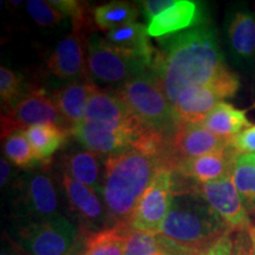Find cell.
Wrapping results in <instances>:
<instances>
[{
    "mask_svg": "<svg viewBox=\"0 0 255 255\" xmlns=\"http://www.w3.org/2000/svg\"><path fill=\"white\" fill-rule=\"evenodd\" d=\"M151 70L157 76L171 107L184 89L215 88L223 100L240 88L239 77L227 68L215 28L209 24L159 38Z\"/></svg>",
    "mask_w": 255,
    "mask_h": 255,
    "instance_id": "6da1fadb",
    "label": "cell"
},
{
    "mask_svg": "<svg viewBox=\"0 0 255 255\" xmlns=\"http://www.w3.org/2000/svg\"><path fill=\"white\" fill-rule=\"evenodd\" d=\"M163 167L157 156L135 148L104 158L101 195L111 226H130L137 203Z\"/></svg>",
    "mask_w": 255,
    "mask_h": 255,
    "instance_id": "7a4b0ae2",
    "label": "cell"
},
{
    "mask_svg": "<svg viewBox=\"0 0 255 255\" xmlns=\"http://www.w3.org/2000/svg\"><path fill=\"white\" fill-rule=\"evenodd\" d=\"M232 232L195 186H175L170 210L159 234L178 246L201 252Z\"/></svg>",
    "mask_w": 255,
    "mask_h": 255,
    "instance_id": "3957f363",
    "label": "cell"
},
{
    "mask_svg": "<svg viewBox=\"0 0 255 255\" xmlns=\"http://www.w3.org/2000/svg\"><path fill=\"white\" fill-rule=\"evenodd\" d=\"M113 92L143 126L165 139L177 129L173 107L152 70L135 76Z\"/></svg>",
    "mask_w": 255,
    "mask_h": 255,
    "instance_id": "277c9868",
    "label": "cell"
},
{
    "mask_svg": "<svg viewBox=\"0 0 255 255\" xmlns=\"http://www.w3.org/2000/svg\"><path fill=\"white\" fill-rule=\"evenodd\" d=\"M88 72L94 84L115 90L135 76L151 70V65L130 51L121 49L97 33L88 39Z\"/></svg>",
    "mask_w": 255,
    "mask_h": 255,
    "instance_id": "5b68a950",
    "label": "cell"
},
{
    "mask_svg": "<svg viewBox=\"0 0 255 255\" xmlns=\"http://www.w3.org/2000/svg\"><path fill=\"white\" fill-rule=\"evenodd\" d=\"M84 238L64 215L21 222L17 229L18 244L30 255H81Z\"/></svg>",
    "mask_w": 255,
    "mask_h": 255,
    "instance_id": "8992f818",
    "label": "cell"
},
{
    "mask_svg": "<svg viewBox=\"0 0 255 255\" xmlns=\"http://www.w3.org/2000/svg\"><path fill=\"white\" fill-rule=\"evenodd\" d=\"M40 124H52L71 132V126L59 113L52 100L47 97L45 91L43 89H31L11 108L2 111L1 138Z\"/></svg>",
    "mask_w": 255,
    "mask_h": 255,
    "instance_id": "52a82bcc",
    "label": "cell"
},
{
    "mask_svg": "<svg viewBox=\"0 0 255 255\" xmlns=\"http://www.w3.org/2000/svg\"><path fill=\"white\" fill-rule=\"evenodd\" d=\"M229 145L231 141L216 136L202 124L184 123L165 139L162 159L165 168L177 171L191 159L223 150Z\"/></svg>",
    "mask_w": 255,
    "mask_h": 255,
    "instance_id": "ba28073f",
    "label": "cell"
},
{
    "mask_svg": "<svg viewBox=\"0 0 255 255\" xmlns=\"http://www.w3.org/2000/svg\"><path fill=\"white\" fill-rule=\"evenodd\" d=\"M174 191V171L165 167L161 168L137 203L129 223L130 228L133 231L159 234L170 210Z\"/></svg>",
    "mask_w": 255,
    "mask_h": 255,
    "instance_id": "9c48e42d",
    "label": "cell"
},
{
    "mask_svg": "<svg viewBox=\"0 0 255 255\" xmlns=\"http://www.w3.org/2000/svg\"><path fill=\"white\" fill-rule=\"evenodd\" d=\"M18 184V206L23 222L62 215L56 184L46 174L28 173L19 180Z\"/></svg>",
    "mask_w": 255,
    "mask_h": 255,
    "instance_id": "30bf717a",
    "label": "cell"
},
{
    "mask_svg": "<svg viewBox=\"0 0 255 255\" xmlns=\"http://www.w3.org/2000/svg\"><path fill=\"white\" fill-rule=\"evenodd\" d=\"M195 188L233 233L252 227L250 213L239 195L232 176L207 183H195Z\"/></svg>",
    "mask_w": 255,
    "mask_h": 255,
    "instance_id": "8fae6325",
    "label": "cell"
},
{
    "mask_svg": "<svg viewBox=\"0 0 255 255\" xmlns=\"http://www.w3.org/2000/svg\"><path fill=\"white\" fill-rule=\"evenodd\" d=\"M85 120L126 130L144 138L163 137L143 126L113 91L102 90L97 87L89 100Z\"/></svg>",
    "mask_w": 255,
    "mask_h": 255,
    "instance_id": "7c38bea8",
    "label": "cell"
},
{
    "mask_svg": "<svg viewBox=\"0 0 255 255\" xmlns=\"http://www.w3.org/2000/svg\"><path fill=\"white\" fill-rule=\"evenodd\" d=\"M62 186L70 208L81 223V233L84 237L92 232L113 227L104 202L91 187L69 176L65 171L62 174Z\"/></svg>",
    "mask_w": 255,
    "mask_h": 255,
    "instance_id": "4fadbf2b",
    "label": "cell"
},
{
    "mask_svg": "<svg viewBox=\"0 0 255 255\" xmlns=\"http://www.w3.org/2000/svg\"><path fill=\"white\" fill-rule=\"evenodd\" d=\"M88 39L87 34L73 30L64 37L46 59L51 75L68 83L91 82L87 64Z\"/></svg>",
    "mask_w": 255,
    "mask_h": 255,
    "instance_id": "5bb4252c",
    "label": "cell"
},
{
    "mask_svg": "<svg viewBox=\"0 0 255 255\" xmlns=\"http://www.w3.org/2000/svg\"><path fill=\"white\" fill-rule=\"evenodd\" d=\"M226 41L238 65H255V13L245 6L233 8L226 19Z\"/></svg>",
    "mask_w": 255,
    "mask_h": 255,
    "instance_id": "9a60e30c",
    "label": "cell"
},
{
    "mask_svg": "<svg viewBox=\"0 0 255 255\" xmlns=\"http://www.w3.org/2000/svg\"><path fill=\"white\" fill-rule=\"evenodd\" d=\"M205 25L203 6L191 0H175L174 4L149 21V36L163 38Z\"/></svg>",
    "mask_w": 255,
    "mask_h": 255,
    "instance_id": "2e32d148",
    "label": "cell"
},
{
    "mask_svg": "<svg viewBox=\"0 0 255 255\" xmlns=\"http://www.w3.org/2000/svg\"><path fill=\"white\" fill-rule=\"evenodd\" d=\"M221 100V94L209 85H194L184 89L173 105L176 122L178 126L184 123L202 124Z\"/></svg>",
    "mask_w": 255,
    "mask_h": 255,
    "instance_id": "e0dca14e",
    "label": "cell"
},
{
    "mask_svg": "<svg viewBox=\"0 0 255 255\" xmlns=\"http://www.w3.org/2000/svg\"><path fill=\"white\" fill-rule=\"evenodd\" d=\"M238 154L232 144L223 150L210 152L187 162L175 173L191 178L195 183H207L232 176Z\"/></svg>",
    "mask_w": 255,
    "mask_h": 255,
    "instance_id": "ac0fdd59",
    "label": "cell"
},
{
    "mask_svg": "<svg viewBox=\"0 0 255 255\" xmlns=\"http://www.w3.org/2000/svg\"><path fill=\"white\" fill-rule=\"evenodd\" d=\"M96 85L91 82H72L55 89L51 100L71 128L85 120L89 100Z\"/></svg>",
    "mask_w": 255,
    "mask_h": 255,
    "instance_id": "d6986e66",
    "label": "cell"
},
{
    "mask_svg": "<svg viewBox=\"0 0 255 255\" xmlns=\"http://www.w3.org/2000/svg\"><path fill=\"white\" fill-rule=\"evenodd\" d=\"M101 156L89 150L70 151L64 156V171L75 180L91 187L97 194H102L104 163L101 162Z\"/></svg>",
    "mask_w": 255,
    "mask_h": 255,
    "instance_id": "ffe728a7",
    "label": "cell"
},
{
    "mask_svg": "<svg viewBox=\"0 0 255 255\" xmlns=\"http://www.w3.org/2000/svg\"><path fill=\"white\" fill-rule=\"evenodd\" d=\"M202 126L221 138L232 141L235 136L252 127L247 110H241L227 102H220L210 111Z\"/></svg>",
    "mask_w": 255,
    "mask_h": 255,
    "instance_id": "44dd1931",
    "label": "cell"
},
{
    "mask_svg": "<svg viewBox=\"0 0 255 255\" xmlns=\"http://www.w3.org/2000/svg\"><path fill=\"white\" fill-rule=\"evenodd\" d=\"M105 39L121 49L128 50L141 57L151 65L154 63L156 50L149 40L148 27L141 23H130L105 33Z\"/></svg>",
    "mask_w": 255,
    "mask_h": 255,
    "instance_id": "7402d4cb",
    "label": "cell"
},
{
    "mask_svg": "<svg viewBox=\"0 0 255 255\" xmlns=\"http://www.w3.org/2000/svg\"><path fill=\"white\" fill-rule=\"evenodd\" d=\"M41 165L49 164L53 154L68 141L71 132L52 124H40L23 131Z\"/></svg>",
    "mask_w": 255,
    "mask_h": 255,
    "instance_id": "603a6c76",
    "label": "cell"
},
{
    "mask_svg": "<svg viewBox=\"0 0 255 255\" xmlns=\"http://www.w3.org/2000/svg\"><path fill=\"white\" fill-rule=\"evenodd\" d=\"M130 226L117 225L85 235L81 255H124Z\"/></svg>",
    "mask_w": 255,
    "mask_h": 255,
    "instance_id": "cb8c5ba5",
    "label": "cell"
},
{
    "mask_svg": "<svg viewBox=\"0 0 255 255\" xmlns=\"http://www.w3.org/2000/svg\"><path fill=\"white\" fill-rule=\"evenodd\" d=\"M139 11L128 1H110L94 8L95 24L103 31H111L126 24L135 23Z\"/></svg>",
    "mask_w": 255,
    "mask_h": 255,
    "instance_id": "d4e9b609",
    "label": "cell"
},
{
    "mask_svg": "<svg viewBox=\"0 0 255 255\" xmlns=\"http://www.w3.org/2000/svg\"><path fill=\"white\" fill-rule=\"evenodd\" d=\"M232 178L247 212L255 214V163L238 155Z\"/></svg>",
    "mask_w": 255,
    "mask_h": 255,
    "instance_id": "484cf974",
    "label": "cell"
},
{
    "mask_svg": "<svg viewBox=\"0 0 255 255\" xmlns=\"http://www.w3.org/2000/svg\"><path fill=\"white\" fill-rule=\"evenodd\" d=\"M50 4L71 18L72 30L81 33H95L94 11L88 2L77 0H51Z\"/></svg>",
    "mask_w": 255,
    "mask_h": 255,
    "instance_id": "4316f807",
    "label": "cell"
},
{
    "mask_svg": "<svg viewBox=\"0 0 255 255\" xmlns=\"http://www.w3.org/2000/svg\"><path fill=\"white\" fill-rule=\"evenodd\" d=\"M2 141L6 157L18 168L28 169L40 164L23 131L12 133Z\"/></svg>",
    "mask_w": 255,
    "mask_h": 255,
    "instance_id": "83f0119b",
    "label": "cell"
},
{
    "mask_svg": "<svg viewBox=\"0 0 255 255\" xmlns=\"http://www.w3.org/2000/svg\"><path fill=\"white\" fill-rule=\"evenodd\" d=\"M28 91L20 73L1 66L0 69V98L2 111L11 108Z\"/></svg>",
    "mask_w": 255,
    "mask_h": 255,
    "instance_id": "f1b7e54d",
    "label": "cell"
},
{
    "mask_svg": "<svg viewBox=\"0 0 255 255\" xmlns=\"http://www.w3.org/2000/svg\"><path fill=\"white\" fill-rule=\"evenodd\" d=\"M124 255H165L159 242L158 234L131 231L126 242Z\"/></svg>",
    "mask_w": 255,
    "mask_h": 255,
    "instance_id": "f546056e",
    "label": "cell"
},
{
    "mask_svg": "<svg viewBox=\"0 0 255 255\" xmlns=\"http://www.w3.org/2000/svg\"><path fill=\"white\" fill-rule=\"evenodd\" d=\"M25 4H26V9L30 17L43 27H50L59 24L65 18V15L55 6L51 5L50 1L28 0Z\"/></svg>",
    "mask_w": 255,
    "mask_h": 255,
    "instance_id": "4dcf8cb0",
    "label": "cell"
},
{
    "mask_svg": "<svg viewBox=\"0 0 255 255\" xmlns=\"http://www.w3.org/2000/svg\"><path fill=\"white\" fill-rule=\"evenodd\" d=\"M231 144L238 155L255 154V124L232 138Z\"/></svg>",
    "mask_w": 255,
    "mask_h": 255,
    "instance_id": "1f68e13d",
    "label": "cell"
},
{
    "mask_svg": "<svg viewBox=\"0 0 255 255\" xmlns=\"http://www.w3.org/2000/svg\"><path fill=\"white\" fill-rule=\"evenodd\" d=\"M232 255H255V247L248 229L234 233Z\"/></svg>",
    "mask_w": 255,
    "mask_h": 255,
    "instance_id": "d6a6232c",
    "label": "cell"
},
{
    "mask_svg": "<svg viewBox=\"0 0 255 255\" xmlns=\"http://www.w3.org/2000/svg\"><path fill=\"white\" fill-rule=\"evenodd\" d=\"M233 253V232L222 235L210 246L201 251L197 255H232Z\"/></svg>",
    "mask_w": 255,
    "mask_h": 255,
    "instance_id": "836d02e7",
    "label": "cell"
},
{
    "mask_svg": "<svg viewBox=\"0 0 255 255\" xmlns=\"http://www.w3.org/2000/svg\"><path fill=\"white\" fill-rule=\"evenodd\" d=\"M174 1L175 0H146V1L141 2L142 12L144 17L150 21L156 15L162 13L164 9L170 7L174 4Z\"/></svg>",
    "mask_w": 255,
    "mask_h": 255,
    "instance_id": "e575fe53",
    "label": "cell"
},
{
    "mask_svg": "<svg viewBox=\"0 0 255 255\" xmlns=\"http://www.w3.org/2000/svg\"><path fill=\"white\" fill-rule=\"evenodd\" d=\"M11 177V168L4 157L0 159V186L4 187Z\"/></svg>",
    "mask_w": 255,
    "mask_h": 255,
    "instance_id": "d590c367",
    "label": "cell"
},
{
    "mask_svg": "<svg viewBox=\"0 0 255 255\" xmlns=\"http://www.w3.org/2000/svg\"><path fill=\"white\" fill-rule=\"evenodd\" d=\"M1 255H17V253H15L13 248H8V247H6V248H2V251H1Z\"/></svg>",
    "mask_w": 255,
    "mask_h": 255,
    "instance_id": "8d00e7d4",
    "label": "cell"
},
{
    "mask_svg": "<svg viewBox=\"0 0 255 255\" xmlns=\"http://www.w3.org/2000/svg\"><path fill=\"white\" fill-rule=\"evenodd\" d=\"M248 231H250L251 238H252V240H253V244H254V247H255V226H252V227L248 229Z\"/></svg>",
    "mask_w": 255,
    "mask_h": 255,
    "instance_id": "74e56055",
    "label": "cell"
},
{
    "mask_svg": "<svg viewBox=\"0 0 255 255\" xmlns=\"http://www.w3.org/2000/svg\"><path fill=\"white\" fill-rule=\"evenodd\" d=\"M241 156L244 158L248 159V161H251V162H253V163H255V154H253V155H241Z\"/></svg>",
    "mask_w": 255,
    "mask_h": 255,
    "instance_id": "f35d334b",
    "label": "cell"
},
{
    "mask_svg": "<svg viewBox=\"0 0 255 255\" xmlns=\"http://www.w3.org/2000/svg\"><path fill=\"white\" fill-rule=\"evenodd\" d=\"M23 1H11V4H14V5H18V4H21Z\"/></svg>",
    "mask_w": 255,
    "mask_h": 255,
    "instance_id": "ab89813d",
    "label": "cell"
}]
</instances>
